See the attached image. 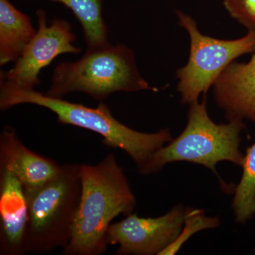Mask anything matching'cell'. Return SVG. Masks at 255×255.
<instances>
[{
  "label": "cell",
  "instance_id": "6da1fadb",
  "mask_svg": "<svg viewBox=\"0 0 255 255\" xmlns=\"http://www.w3.org/2000/svg\"><path fill=\"white\" fill-rule=\"evenodd\" d=\"M81 196L65 255H100L107 249V230L119 215L128 216L136 200L124 169L110 153L95 165L80 164Z\"/></svg>",
  "mask_w": 255,
  "mask_h": 255
},
{
  "label": "cell",
  "instance_id": "7a4b0ae2",
  "mask_svg": "<svg viewBox=\"0 0 255 255\" xmlns=\"http://www.w3.org/2000/svg\"><path fill=\"white\" fill-rule=\"evenodd\" d=\"M30 104L48 109L57 116L58 122L87 129L102 137L104 145L125 151L136 164L138 170L164 144L172 141L168 128L148 133L137 131L114 118L108 106L100 102L90 108L63 99L53 98L33 90L0 88V109Z\"/></svg>",
  "mask_w": 255,
  "mask_h": 255
},
{
  "label": "cell",
  "instance_id": "3957f363",
  "mask_svg": "<svg viewBox=\"0 0 255 255\" xmlns=\"http://www.w3.org/2000/svg\"><path fill=\"white\" fill-rule=\"evenodd\" d=\"M140 90L157 91L139 73L130 48L124 44H109L86 50L77 61L58 64L45 95L63 99L68 94L81 92L102 102L114 92Z\"/></svg>",
  "mask_w": 255,
  "mask_h": 255
},
{
  "label": "cell",
  "instance_id": "277c9868",
  "mask_svg": "<svg viewBox=\"0 0 255 255\" xmlns=\"http://www.w3.org/2000/svg\"><path fill=\"white\" fill-rule=\"evenodd\" d=\"M244 128L243 120L215 124L208 114L204 97L201 103L190 104L187 125L182 133L159 149L139 172L155 173L167 164L183 161L205 166L216 174V164L223 161L243 167L245 156L240 145Z\"/></svg>",
  "mask_w": 255,
  "mask_h": 255
},
{
  "label": "cell",
  "instance_id": "5b68a950",
  "mask_svg": "<svg viewBox=\"0 0 255 255\" xmlns=\"http://www.w3.org/2000/svg\"><path fill=\"white\" fill-rule=\"evenodd\" d=\"M28 204L27 253L45 254L68 246L80 196V164H62L59 173L35 190L25 191Z\"/></svg>",
  "mask_w": 255,
  "mask_h": 255
},
{
  "label": "cell",
  "instance_id": "8992f818",
  "mask_svg": "<svg viewBox=\"0 0 255 255\" xmlns=\"http://www.w3.org/2000/svg\"><path fill=\"white\" fill-rule=\"evenodd\" d=\"M177 14L179 26L189 33L191 44L189 61L177 71V90L182 103L190 105L207 92L236 58L255 52V31L238 39H216L202 34L191 16L181 11Z\"/></svg>",
  "mask_w": 255,
  "mask_h": 255
},
{
  "label": "cell",
  "instance_id": "52a82bcc",
  "mask_svg": "<svg viewBox=\"0 0 255 255\" xmlns=\"http://www.w3.org/2000/svg\"><path fill=\"white\" fill-rule=\"evenodd\" d=\"M36 14V35L14 67L9 71L1 72L0 88L33 90L41 83L40 72L56 57L81 52V48L74 45L76 36L68 21L56 18L48 25L43 10L38 9Z\"/></svg>",
  "mask_w": 255,
  "mask_h": 255
},
{
  "label": "cell",
  "instance_id": "ba28073f",
  "mask_svg": "<svg viewBox=\"0 0 255 255\" xmlns=\"http://www.w3.org/2000/svg\"><path fill=\"white\" fill-rule=\"evenodd\" d=\"M185 210L179 204L157 218L129 214L127 219L110 225L106 236L107 245H119L117 255H159L180 234Z\"/></svg>",
  "mask_w": 255,
  "mask_h": 255
},
{
  "label": "cell",
  "instance_id": "9c48e42d",
  "mask_svg": "<svg viewBox=\"0 0 255 255\" xmlns=\"http://www.w3.org/2000/svg\"><path fill=\"white\" fill-rule=\"evenodd\" d=\"M28 211L22 183L0 166V255L27 253Z\"/></svg>",
  "mask_w": 255,
  "mask_h": 255
},
{
  "label": "cell",
  "instance_id": "30bf717a",
  "mask_svg": "<svg viewBox=\"0 0 255 255\" xmlns=\"http://www.w3.org/2000/svg\"><path fill=\"white\" fill-rule=\"evenodd\" d=\"M214 97L228 122L255 123V50L247 63L233 62L214 85Z\"/></svg>",
  "mask_w": 255,
  "mask_h": 255
},
{
  "label": "cell",
  "instance_id": "8fae6325",
  "mask_svg": "<svg viewBox=\"0 0 255 255\" xmlns=\"http://www.w3.org/2000/svg\"><path fill=\"white\" fill-rule=\"evenodd\" d=\"M0 166L16 174L25 191L41 187L59 173L61 169V165L53 159L28 149L11 127L4 128L0 135Z\"/></svg>",
  "mask_w": 255,
  "mask_h": 255
},
{
  "label": "cell",
  "instance_id": "7c38bea8",
  "mask_svg": "<svg viewBox=\"0 0 255 255\" xmlns=\"http://www.w3.org/2000/svg\"><path fill=\"white\" fill-rule=\"evenodd\" d=\"M37 29L31 18L9 0H0V65L16 62L33 39Z\"/></svg>",
  "mask_w": 255,
  "mask_h": 255
},
{
  "label": "cell",
  "instance_id": "4fadbf2b",
  "mask_svg": "<svg viewBox=\"0 0 255 255\" xmlns=\"http://www.w3.org/2000/svg\"><path fill=\"white\" fill-rule=\"evenodd\" d=\"M73 11L81 23L87 50H95L110 44L108 29L102 16V0H50Z\"/></svg>",
  "mask_w": 255,
  "mask_h": 255
},
{
  "label": "cell",
  "instance_id": "5bb4252c",
  "mask_svg": "<svg viewBox=\"0 0 255 255\" xmlns=\"http://www.w3.org/2000/svg\"><path fill=\"white\" fill-rule=\"evenodd\" d=\"M243 175L233 200L236 222L245 224L255 215V142L248 148L243 164Z\"/></svg>",
  "mask_w": 255,
  "mask_h": 255
},
{
  "label": "cell",
  "instance_id": "9a60e30c",
  "mask_svg": "<svg viewBox=\"0 0 255 255\" xmlns=\"http://www.w3.org/2000/svg\"><path fill=\"white\" fill-rule=\"evenodd\" d=\"M184 223V228L181 231L177 240L161 252L159 255L176 254L191 236L203 230L218 227L220 225V220L218 217H206L201 210L187 208L185 210Z\"/></svg>",
  "mask_w": 255,
  "mask_h": 255
},
{
  "label": "cell",
  "instance_id": "2e32d148",
  "mask_svg": "<svg viewBox=\"0 0 255 255\" xmlns=\"http://www.w3.org/2000/svg\"><path fill=\"white\" fill-rule=\"evenodd\" d=\"M230 15L248 29L255 31V0H223Z\"/></svg>",
  "mask_w": 255,
  "mask_h": 255
},
{
  "label": "cell",
  "instance_id": "e0dca14e",
  "mask_svg": "<svg viewBox=\"0 0 255 255\" xmlns=\"http://www.w3.org/2000/svg\"></svg>",
  "mask_w": 255,
  "mask_h": 255
}]
</instances>
